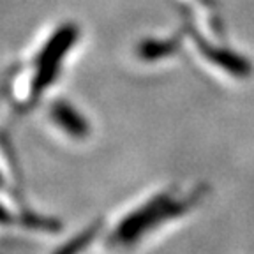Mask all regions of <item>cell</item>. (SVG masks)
Listing matches in <instances>:
<instances>
[{"label": "cell", "instance_id": "1", "mask_svg": "<svg viewBox=\"0 0 254 254\" xmlns=\"http://www.w3.org/2000/svg\"><path fill=\"white\" fill-rule=\"evenodd\" d=\"M210 186L168 184L147 190L103 219L99 247L104 254H134L196 214L210 194Z\"/></svg>", "mask_w": 254, "mask_h": 254}, {"label": "cell", "instance_id": "2", "mask_svg": "<svg viewBox=\"0 0 254 254\" xmlns=\"http://www.w3.org/2000/svg\"><path fill=\"white\" fill-rule=\"evenodd\" d=\"M2 224L5 230L12 228L32 235H59L64 231L60 219L36 212L25 205L20 192L9 189H2Z\"/></svg>", "mask_w": 254, "mask_h": 254}, {"label": "cell", "instance_id": "3", "mask_svg": "<svg viewBox=\"0 0 254 254\" xmlns=\"http://www.w3.org/2000/svg\"><path fill=\"white\" fill-rule=\"evenodd\" d=\"M78 39V28L76 25H64L50 37L46 46L43 48L39 59H37V69L32 83V95H37L44 92L59 72L65 53L74 46Z\"/></svg>", "mask_w": 254, "mask_h": 254}, {"label": "cell", "instance_id": "4", "mask_svg": "<svg viewBox=\"0 0 254 254\" xmlns=\"http://www.w3.org/2000/svg\"><path fill=\"white\" fill-rule=\"evenodd\" d=\"M50 117L53 124L59 126V129L64 134L71 136L74 139H85L90 134V126L83 115H79V111L71 104L59 101L50 108Z\"/></svg>", "mask_w": 254, "mask_h": 254}, {"label": "cell", "instance_id": "5", "mask_svg": "<svg viewBox=\"0 0 254 254\" xmlns=\"http://www.w3.org/2000/svg\"><path fill=\"white\" fill-rule=\"evenodd\" d=\"M101 231H103V219L92 222L87 228L72 235V238H69L67 242L57 247L52 254H87L88 251L97 247Z\"/></svg>", "mask_w": 254, "mask_h": 254}, {"label": "cell", "instance_id": "6", "mask_svg": "<svg viewBox=\"0 0 254 254\" xmlns=\"http://www.w3.org/2000/svg\"><path fill=\"white\" fill-rule=\"evenodd\" d=\"M205 55L208 60H212L214 64H217L219 67L226 69L230 74L237 76V78H247L253 72L249 60H246L242 55L224 50V48H203Z\"/></svg>", "mask_w": 254, "mask_h": 254}, {"label": "cell", "instance_id": "7", "mask_svg": "<svg viewBox=\"0 0 254 254\" xmlns=\"http://www.w3.org/2000/svg\"><path fill=\"white\" fill-rule=\"evenodd\" d=\"M173 50H175V44H170L168 41H147V43H143L139 46L138 53L145 60H155L166 57Z\"/></svg>", "mask_w": 254, "mask_h": 254}]
</instances>
